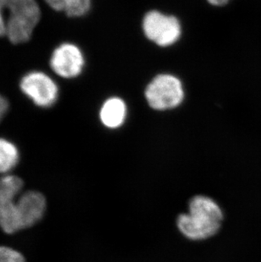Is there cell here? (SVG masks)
Wrapping results in <instances>:
<instances>
[{"label": "cell", "instance_id": "cell-12", "mask_svg": "<svg viewBox=\"0 0 261 262\" xmlns=\"http://www.w3.org/2000/svg\"><path fill=\"white\" fill-rule=\"evenodd\" d=\"M9 110V102L5 97L0 94V121L4 118Z\"/></svg>", "mask_w": 261, "mask_h": 262}, {"label": "cell", "instance_id": "cell-6", "mask_svg": "<svg viewBox=\"0 0 261 262\" xmlns=\"http://www.w3.org/2000/svg\"><path fill=\"white\" fill-rule=\"evenodd\" d=\"M20 88L37 106L49 108L57 101L59 88L56 82L45 72H31L23 77Z\"/></svg>", "mask_w": 261, "mask_h": 262}, {"label": "cell", "instance_id": "cell-4", "mask_svg": "<svg viewBox=\"0 0 261 262\" xmlns=\"http://www.w3.org/2000/svg\"><path fill=\"white\" fill-rule=\"evenodd\" d=\"M145 97L149 106L157 111L178 107L184 98L183 84L172 75L161 74L147 86Z\"/></svg>", "mask_w": 261, "mask_h": 262}, {"label": "cell", "instance_id": "cell-5", "mask_svg": "<svg viewBox=\"0 0 261 262\" xmlns=\"http://www.w3.org/2000/svg\"><path fill=\"white\" fill-rule=\"evenodd\" d=\"M143 29L147 38L160 47L174 45L179 40L182 33L178 18L164 15L156 10L146 14Z\"/></svg>", "mask_w": 261, "mask_h": 262}, {"label": "cell", "instance_id": "cell-10", "mask_svg": "<svg viewBox=\"0 0 261 262\" xmlns=\"http://www.w3.org/2000/svg\"><path fill=\"white\" fill-rule=\"evenodd\" d=\"M19 161V152L15 144L0 139V173L12 170Z\"/></svg>", "mask_w": 261, "mask_h": 262}, {"label": "cell", "instance_id": "cell-11", "mask_svg": "<svg viewBox=\"0 0 261 262\" xmlns=\"http://www.w3.org/2000/svg\"><path fill=\"white\" fill-rule=\"evenodd\" d=\"M0 262H26L20 252L9 247H0Z\"/></svg>", "mask_w": 261, "mask_h": 262}, {"label": "cell", "instance_id": "cell-8", "mask_svg": "<svg viewBox=\"0 0 261 262\" xmlns=\"http://www.w3.org/2000/svg\"><path fill=\"white\" fill-rule=\"evenodd\" d=\"M126 116V104L116 97L107 99L102 105L99 117L102 123L108 128H117L125 121Z\"/></svg>", "mask_w": 261, "mask_h": 262}, {"label": "cell", "instance_id": "cell-3", "mask_svg": "<svg viewBox=\"0 0 261 262\" xmlns=\"http://www.w3.org/2000/svg\"><path fill=\"white\" fill-rule=\"evenodd\" d=\"M6 13V36L10 42L20 45L29 41L41 18L36 0H0V15L4 19Z\"/></svg>", "mask_w": 261, "mask_h": 262}, {"label": "cell", "instance_id": "cell-1", "mask_svg": "<svg viewBox=\"0 0 261 262\" xmlns=\"http://www.w3.org/2000/svg\"><path fill=\"white\" fill-rule=\"evenodd\" d=\"M23 187V181L16 176L0 178V228L8 234L35 225L46 210L45 196L36 191L15 200Z\"/></svg>", "mask_w": 261, "mask_h": 262}, {"label": "cell", "instance_id": "cell-7", "mask_svg": "<svg viewBox=\"0 0 261 262\" xmlns=\"http://www.w3.org/2000/svg\"><path fill=\"white\" fill-rule=\"evenodd\" d=\"M50 64L55 74L70 79L81 74L85 60L81 50L77 46L64 42L54 50Z\"/></svg>", "mask_w": 261, "mask_h": 262}, {"label": "cell", "instance_id": "cell-9", "mask_svg": "<svg viewBox=\"0 0 261 262\" xmlns=\"http://www.w3.org/2000/svg\"><path fill=\"white\" fill-rule=\"evenodd\" d=\"M56 11H64L69 17H80L89 12L91 0H45Z\"/></svg>", "mask_w": 261, "mask_h": 262}, {"label": "cell", "instance_id": "cell-2", "mask_svg": "<svg viewBox=\"0 0 261 262\" xmlns=\"http://www.w3.org/2000/svg\"><path fill=\"white\" fill-rule=\"evenodd\" d=\"M190 214L181 215L178 225L181 232L191 239H205L219 230L223 215L211 199L197 196L189 205Z\"/></svg>", "mask_w": 261, "mask_h": 262}, {"label": "cell", "instance_id": "cell-13", "mask_svg": "<svg viewBox=\"0 0 261 262\" xmlns=\"http://www.w3.org/2000/svg\"><path fill=\"white\" fill-rule=\"evenodd\" d=\"M229 1L230 0H208V2L210 5H215V6H223V5H227Z\"/></svg>", "mask_w": 261, "mask_h": 262}]
</instances>
